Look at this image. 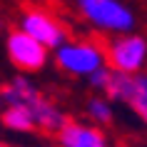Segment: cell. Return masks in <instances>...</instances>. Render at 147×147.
<instances>
[{
    "mask_svg": "<svg viewBox=\"0 0 147 147\" xmlns=\"http://www.w3.org/2000/svg\"><path fill=\"white\" fill-rule=\"evenodd\" d=\"M80 15L90 25L100 28L105 32H117L127 35L135 30V13H132L122 0H75Z\"/></svg>",
    "mask_w": 147,
    "mask_h": 147,
    "instance_id": "7a4b0ae2",
    "label": "cell"
},
{
    "mask_svg": "<svg viewBox=\"0 0 147 147\" xmlns=\"http://www.w3.org/2000/svg\"><path fill=\"white\" fill-rule=\"evenodd\" d=\"M57 142L60 147H107V137L100 127L80 122H67L57 132Z\"/></svg>",
    "mask_w": 147,
    "mask_h": 147,
    "instance_id": "ba28073f",
    "label": "cell"
},
{
    "mask_svg": "<svg viewBox=\"0 0 147 147\" xmlns=\"http://www.w3.org/2000/svg\"><path fill=\"white\" fill-rule=\"evenodd\" d=\"M87 117L95 120L97 125H110L112 117H115V110H112V102L105 100V97H90L87 100Z\"/></svg>",
    "mask_w": 147,
    "mask_h": 147,
    "instance_id": "30bf717a",
    "label": "cell"
},
{
    "mask_svg": "<svg viewBox=\"0 0 147 147\" xmlns=\"http://www.w3.org/2000/svg\"><path fill=\"white\" fill-rule=\"evenodd\" d=\"M107 75H110V67L95 70L92 75H90V85H92L95 90H102V87H105V82H107Z\"/></svg>",
    "mask_w": 147,
    "mask_h": 147,
    "instance_id": "8fae6325",
    "label": "cell"
},
{
    "mask_svg": "<svg viewBox=\"0 0 147 147\" xmlns=\"http://www.w3.org/2000/svg\"><path fill=\"white\" fill-rule=\"evenodd\" d=\"M55 62L57 67L65 70L67 75H92L95 70L105 67V53L102 45L97 42H87V40H65L57 50H55Z\"/></svg>",
    "mask_w": 147,
    "mask_h": 147,
    "instance_id": "277c9868",
    "label": "cell"
},
{
    "mask_svg": "<svg viewBox=\"0 0 147 147\" xmlns=\"http://www.w3.org/2000/svg\"><path fill=\"white\" fill-rule=\"evenodd\" d=\"M5 47H8L10 62H13L15 67H20L23 72L42 70V67H45V62H47V50L42 45H38L32 38H28L25 32H20V30L8 32Z\"/></svg>",
    "mask_w": 147,
    "mask_h": 147,
    "instance_id": "52a82bcc",
    "label": "cell"
},
{
    "mask_svg": "<svg viewBox=\"0 0 147 147\" xmlns=\"http://www.w3.org/2000/svg\"><path fill=\"white\" fill-rule=\"evenodd\" d=\"M3 125L13 132H32L35 130V122H32L30 112L25 107H15V105H8V107L3 110V115H0Z\"/></svg>",
    "mask_w": 147,
    "mask_h": 147,
    "instance_id": "9c48e42d",
    "label": "cell"
},
{
    "mask_svg": "<svg viewBox=\"0 0 147 147\" xmlns=\"http://www.w3.org/2000/svg\"><path fill=\"white\" fill-rule=\"evenodd\" d=\"M20 32H25L28 38H32L45 50H50V47L57 50L65 42V28L47 10H40V8H28L20 15Z\"/></svg>",
    "mask_w": 147,
    "mask_h": 147,
    "instance_id": "8992f818",
    "label": "cell"
},
{
    "mask_svg": "<svg viewBox=\"0 0 147 147\" xmlns=\"http://www.w3.org/2000/svg\"><path fill=\"white\" fill-rule=\"evenodd\" d=\"M102 92H105L102 95L105 100L125 102L132 112H137L140 120H147V78H145V72L122 75V72L110 70Z\"/></svg>",
    "mask_w": 147,
    "mask_h": 147,
    "instance_id": "5b68a950",
    "label": "cell"
},
{
    "mask_svg": "<svg viewBox=\"0 0 147 147\" xmlns=\"http://www.w3.org/2000/svg\"><path fill=\"white\" fill-rule=\"evenodd\" d=\"M0 102L15 105V107H25L30 112L35 127H40V130H45V132H60L70 122L67 115L55 102L47 100L38 85H32L30 80L23 78V75L13 78L10 82H5V85L0 87Z\"/></svg>",
    "mask_w": 147,
    "mask_h": 147,
    "instance_id": "6da1fadb",
    "label": "cell"
},
{
    "mask_svg": "<svg viewBox=\"0 0 147 147\" xmlns=\"http://www.w3.org/2000/svg\"><path fill=\"white\" fill-rule=\"evenodd\" d=\"M102 53H105V67L122 72V75H137L142 72L147 60V42L142 35L127 32L102 45Z\"/></svg>",
    "mask_w": 147,
    "mask_h": 147,
    "instance_id": "3957f363",
    "label": "cell"
}]
</instances>
